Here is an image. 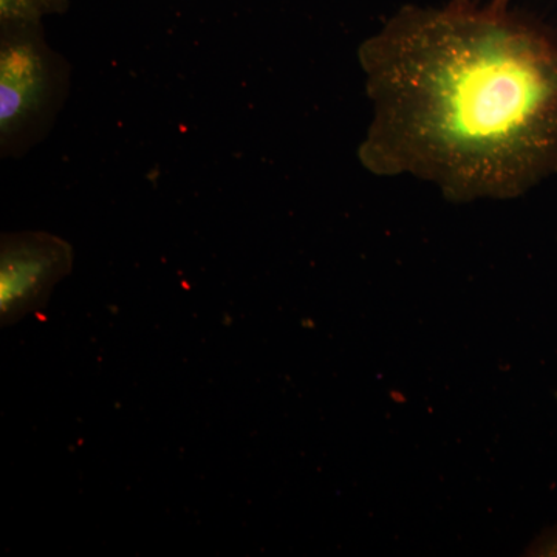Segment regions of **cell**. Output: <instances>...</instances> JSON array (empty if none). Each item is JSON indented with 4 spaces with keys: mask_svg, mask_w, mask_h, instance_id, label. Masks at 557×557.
Here are the masks:
<instances>
[{
    "mask_svg": "<svg viewBox=\"0 0 557 557\" xmlns=\"http://www.w3.org/2000/svg\"><path fill=\"white\" fill-rule=\"evenodd\" d=\"M373 119L359 161L446 199H515L557 177V39L504 5L405 7L362 42Z\"/></svg>",
    "mask_w": 557,
    "mask_h": 557,
    "instance_id": "cell-1",
    "label": "cell"
},
{
    "mask_svg": "<svg viewBox=\"0 0 557 557\" xmlns=\"http://www.w3.org/2000/svg\"><path fill=\"white\" fill-rule=\"evenodd\" d=\"M72 67L42 24H0V156L22 159L46 141L70 94Z\"/></svg>",
    "mask_w": 557,
    "mask_h": 557,
    "instance_id": "cell-2",
    "label": "cell"
},
{
    "mask_svg": "<svg viewBox=\"0 0 557 557\" xmlns=\"http://www.w3.org/2000/svg\"><path fill=\"white\" fill-rule=\"evenodd\" d=\"M72 267V245L54 234L46 231L3 233L0 239L2 325L42 309Z\"/></svg>",
    "mask_w": 557,
    "mask_h": 557,
    "instance_id": "cell-3",
    "label": "cell"
},
{
    "mask_svg": "<svg viewBox=\"0 0 557 557\" xmlns=\"http://www.w3.org/2000/svg\"><path fill=\"white\" fill-rule=\"evenodd\" d=\"M69 9L70 0H0V24H42Z\"/></svg>",
    "mask_w": 557,
    "mask_h": 557,
    "instance_id": "cell-4",
    "label": "cell"
},
{
    "mask_svg": "<svg viewBox=\"0 0 557 557\" xmlns=\"http://www.w3.org/2000/svg\"><path fill=\"white\" fill-rule=\"evenodd\" d=\"M454 2L458 3H469V5H478V0H454ZM494 5H507V0H496Z\"/></svg>",
    "mask_w": 557,
    "mask_h": 557,
    "instance_id": "cell-5",
    "label": "cell"
}]
</instances>
